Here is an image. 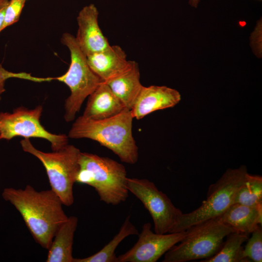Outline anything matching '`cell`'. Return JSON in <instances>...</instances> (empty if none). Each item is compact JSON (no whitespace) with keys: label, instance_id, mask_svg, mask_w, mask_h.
I'll return each instance as SVG.
<instances>
[{"label":"cell","instance_id":"cell-18","mask_svg":"<svg viewBox=\"0 0 262 262\" xmlns=\"http://www.w3.org/2000/svg\"><path fill=\"white\" fill-rule=\"evenodd\" d=\"M249 234L239 231L229 233L219 250L213 256L201 262H249L244 253L243 243Z\"/></svg>","mask_w":262,"mask_h":262},{"label":"cell","instance_id":"cell-23","mask_svg":"<svg viewBox=\"0 0 262 262\" xmlns=\"http://www.w3.org/2000/svg\"><path fill=\"white\" fill-rule=\"evenodd\" d=\"M11 78L22 79L35 82H49V78H37L32 76L29 73L10 72L4 69L2 65L0 64V97L5 90L4 84L6 80Z\"/></svg>","mask_w":262,"mask_h":262},{"label":"cell","instance_id":"cell-17","mask_svg":"<svg viewBox=\"0 0 262 262\" xmlns=\"http://www.w3.org/2000/svg\"><path fill=\"white\" fill-rule=\"evenodd\" d=\"M78 223L77 217L70 216L60 227L48 249L46 262H73V245Z\"/></svg>","mask_w":262,"mask_h":262},{"label":"cell","instance_id":"cell-11","mask_svg":"<svg viewBox=\"0 0 262 262\" xmlns=\"http://www.w3.org/2000/svg\"><path fill=\"white\" fill-rule=\"evenodd\" d=\"M98 11L93 4L83 7L77 17L78 29L76 41L87 56L102 51L110 45L98 23Z\"/></svg>","mask_w":262,"mask_h":262},{"label":"cell","instance_id":"cell-8","mask_svg":"<svg viewBox=\"0 0 262 262\" xmlns=\"http://www.w3.org/2000/svg\"><path fill=\"white\" fill-rule=\"evenodd\" d=\"M42 111V106L38 105L31 109L19 107L11 113L0 112V140H9L16 136L42 138L50 142L52 151L67 145V135L52 133L41 125Z\"/></svg>","mask_w":262,"mask_h":262},{"label":"cell","instance_id":"cell-14","mask_svg":"<svg viewBox=\"0 0 262 262\" xmlns=\"http://www.w3.org/2000/svg\"><path fill=\"white\" fill-rule=\"evenodd\" d=\"M126 108L109 86L102 82L88 96L82 115L94 120H101L114 116Z\"/></svg>","mask_w":262,"mask_h":262},{"label":"cell","instance_id":"cell-15","mask_svg":"<svg viewBox=\"0 0 262 262\" xmlns=\"http://www.w3.org/2000/svg\"><path fill=\"white\" fill-rule=\"evenodd\" d=\"M216 218L234 231L250 234L262 225V204L248 206L233 203Z\"/></svg>","mask_w":262,"mask_h":262},{"label":"cell","instance_id":"cell-21","mask_svg":"<svg viewBox=\"0 0 262 262\" xmlns=\"http://www.w3.org/2000/svg\"><path fill=\"white\" fill-rule=\"evenodd\" d=\"M244 246L245 257L250 262H262V228L259 226L252 233Z\"/></svg>","mask_w":262,"mask_h":262},{"label":"cell","instance_id":"cell-1","mask_svg":"<svg viewBox=\"0 0 262 262\" xmlns=\"http://www.w3.org/2000/svg\"><path fill=\"white\" fill-rule=\"evenodd\" d=\"M2 196L19 212L35 242L48 249L68 218L59 197L51 189L38 191L30 185L23 189L5 188Z\"/></svg>","mask_w":262,"mask_h":262},{"label":"cell","instance_id":"cell-7","mask_svg":"<svg viewBox=\"0 0 262 262\" xmlns=\"http://www.w3.org/2000/svg\"><path fill=\"white\" fill-rule=\"evenodd\" d=\"M246 166L228 169L208 188L206 199L192 212L180 217L174 232L186 230L191 226L221 215L233 204L236 194L244 182L246 175Z\"/></svg>","mask_w":262,"mask_h":262},{"label":"cell","instance_id":"cell-2","mask_svg":"<svg viewBox=\"0 0 262 262\" xmlns=\"http://www.w3.org/2000/svg\"><path fill=\"white\" fill-rule=\"evenodd\" d=\"M133 119L127 108L114 116L101 120L81 115L73 123L67 136L72 139L95 141L113 151L121 162L134 164L139 154L132 135Z\"/></svg>","mask_w":262,"mask_h":262},{"label":"cell","instance_id":"cell-22","mask_svg":"<svg viewBox=\"0 0 262 262\" xmlns=\"http://www.w3.org/2000/svg\"><path fill=\"white\" fill-rule=\"evenodd\" d=\"M28 0H9L0 33L7 27L19 20L26 1Z\"/></svg>","mask_w":262,"mask_h":262},{"label":"cell","instance_id":"cell-9","mask_svg":"<svg viewBox=\"0 0 262 262\" xmlns=\"http://www.w3.org/2000/svg\"><path fill=\"white\" fill-rule=\"evenodd\" d=\"M127 188L143 204L151 215L154 231L157 233H173L182 212L155 184L146 179L127 178Z\"/></svg>","mask_w":262,"mask_h":262},{"label":"cell","instance_id":"cell-19","mask_svg":"<svg viewBox=\"0 0 262 262\" xmlns=\"http://www.w3.org/2000/svg\"><path fill=\"white\" fill-rule=\"evenodd\" d=\"M136 227L127 216L118 232L113 239L99 251L84 258H74L73 262H117L115 250L119 244L126 237L132 235H138Z\"/></svg>","mask_w":262,"mask_h":262},{"label":"cell","instance_id":"cell-24","mask_svg":"<svg viewBox=\"0 0 262 262\" xmlns=\"http://www.w3.org/2000/svg\"><path fill=\"white\" fill-rule=\"evenodd\" d=\"M9 0H0V30L3 24L6 9Z\"/></svg>","mask_w":262,"mask_h":262},{"label":"cell","instance_id":"cell-16","mask_svg":"<svg viewBox=\"0 0 262 262\" xmlns=\"http://www.w3.org/2000/svg\"><path fill=\"white\" fill-rule=\"evenodd\" d=\"M105 83L125 107L131 110L143 87L138 63L132 61L127 71Z\"/></svg>","mask_w":262,"mask_h":262},{"label":"cell","instance_id":"cell-6","mask_svg":"<svg viewBox=\"0 0 262 262\" xmlns=\"http://www.w3.org/2000/svg\"><path fill=\"white\" fill-rule=\"evenodd\" d=\"M61 42L69 50L70 64L66 72L55 80L65 83L70 90L64 106V119L70 122L75 119L84 100L103 82L90 68L86 56L80 48L74 36L64 33Z\"/></svg>","mask_w":262,"mask_h":262},{"label":"cell","instance_id":"cell-20","mask_svg":"<svg viewBox=\"0 0 262 262\" xmlns=\"http://www.w3.org/2000/svg\"><path fill=\"white\" fill-rule=\"evenodd\" d=\"M233 203L248 206L262 204V177L248 173L246 180L238 190Z\"/></svg>","mask_w":262,"mask_h":262},{"label":"cell","instance_id":"cell-26","mask_svg":"<svg viewBox=\"0 0 262 262\" xmlns=\"http://www.w3.org/2000/svg\"><path fill=\"white\" fill-rule=\"evenodd\" d=\"M0 99H1V97H0Z\"/></svg>","mask_w":262,"mask_h":262},{"label":"cell","instance_id":"cell-3","mask_svg":"<svg viewBox=\"0 0 262 262\" xmlns=\"http://www.w3.org/2000/svg\"><path fill=\"white\" fill-rule=\"evenodd\" d=\"M76 182L93 187L100 201L116 205L128 197L125 166L108 157L81 152Z\"/></svg>","mask_w":262,"mask_h":262},{"label":"cell","instance_id":"cell-25","mask_svg":"<svg viewBox=\"0 0 262 262\" xmlns=\"http://www.w3.org/2000/svg\"><path fill=\"white\" fill-rule=\"evenodd\" d=\"M199 0H189V4L194 7H197L198 4L199 3Z\"/></svg>","mask_w":262,"mask_h":262},{"label":"cell","instance_id":"cell-4","mask_svg":"<svg viewBox=\"0 0 262 262\" xmlns=\"http://www.w3.org/2000/svg\"><path fill=\"white\" fill-rule=\"evenodd\" d=\"M24 151L36 157L44 166L50 189L59 197L64 205L71 206L74 201L73 185L79 171L80 150L68 144L61 149L46 152L36 149L29 138L20 142Z\"/></svg>","mask_w":262,"mask_h":262},{"label":"cell","instance_id":"cell-12","mask_svg":"<svg viewBox=\"0 0 262 262\" xmlns=\"http://www.w3.org/2000/svg\"><path fill=\"white\" fill-rule=\"evenodd\" d=\"M181 99L179 91L166 86H144L130 111L133 118L139 120L159 110L171 108Z\"/></svg>","mask_w":262,"mask_h":262},{"label":"cell","instance_id":"cell-10","mask_svg":"<svg viewBox=\"0 0 262 262\" xmlns=\"http://www.w3.org/2000/svg\"><path fill=\"white\" fill-rule=\"evenodd\" d=\"M186 230L159 234L153 232L149 223H145L136 243L124 254L117 256V262H156L185 237Z\"/></svg>","mask_w":262,"mask_h":262},{"label":"cell","instance_id":"cell-5","mask_svg":"<svg viewBox=\"0 0 262 262\" xmlns=\"http://www.w3.org/2000/svg\"><path fill=\"white\" fill-rule=\"evenodd\" d=\"M185 230V237L164 254L163 262H186L211 258L221 248L226 236L234 231L217 218Z\"/></svg>","mask_w":262,"mask_h":262},{"label":"cell","instance_id":"cell-13","mask_svg":"<svg viewBox=\"0 0 262 262\" xmlns=\"http://www.w3.org/2000/svg\"><path fill=\"white\" fill-rule=\"evenodd\" d=\"M90 68L100 79L106 82L122 74L131 66L132 61L128 60L124 50L118 45L86 56Z\"/></svg>","mask_w":262,"mask_h":262}]
</instances>
